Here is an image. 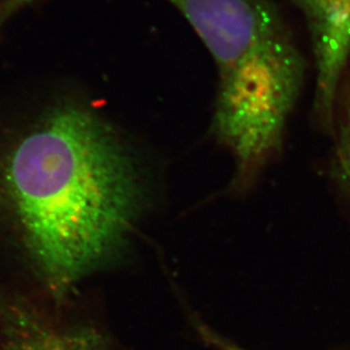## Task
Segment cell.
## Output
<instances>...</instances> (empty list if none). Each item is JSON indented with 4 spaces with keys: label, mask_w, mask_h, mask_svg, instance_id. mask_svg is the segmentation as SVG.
<instances>
[{
    "label": "cell",
    "mask_w": 350,
    "mask_h": 350,
    "mask_svg": "<svg viewBox=\"0 0 350 350\" xmlns=\"http://www.w3.org/2000/svg\"><path fill=\"white\" fill-rule=\"evenodd\" d=\"M152 198L142 162L103 117L49 107L0 139L7 284L65 317L88 281L134 253Z\"/></svg>",
    "instance_id": "6da1fadb"
},
{
    "label": "cell",
    "mask_w": 350,
    "mask_h": 350,
    "mask_svg": "<svg viewBox=\"0 0 350 350\" xmlns=\"http://www.w3.org/2000/svg\"><path fill=\"white\" fill-rule=\"evenodd\" d=\"M218 68L212 132L232 153V189L252 184L280 150L305 64L272 0H167Z\"/></svg>",
    "instance_id": "7a4b0ae2"
},
{
    "label": "cell",
    "mask_w": 350,
    "mask_h": 350,
    "mask_svg": "<svg viewBox=\"0 0 350 350\" xmlns=\"http://www.w3.org/2000/svg\"><path fill=\"white\" fill-rule=\"evenodd\" d=\"M110 348V338L96 325L57 317L0 279V350Z\"/></svg>",
    "instance_id": "3957f363"
},
{
    "label": "cell",
    "mask_w": 350,
    "mask_h": 350,
    "mask_svg": "<svg viewBox=\"0 0 350 350\" xmlns=\"http://www.w3.org/2000/svg\"><path fill=\"white\" fill-rule=\"evenodd\" d=\"M308 21L317 64L315 110L332 126L339 85L350 57V0H295Z\"/></svg>",
    "instance_id": "277c9868"
},
{
    "label": "cell",
    "mask_w": 350,
    "mask_h": 350,
    "mask_svg": "<svg viewBox=\"0 0 350 350\" xmlns=\"http://www.w3.org/2000/svg\"><path fill=\"white\" fill-rule=\"evenodd\" d=\"M336 172L350 194V94L341 109L336 146Z\"/></svg>",
    "instance_id": "5b68a950"
},
{
    "label": "cell",
    "mask_w": 350,
    "mask_h": 350,
    "mask_svg": "<svg viewBox=\"0 0 350 350\" xmlns=\"http://www.w3.org/2000/svg\"><path fill=\"white\" fill-rule=\"evenodd\" d=\"M189 319H191L193 329L200 339L212 349L250 350L247 348L241 347V345L236 344L232 339L224 337L221 334H219L218 331L212 329L208 324L205 323L204 321H202L198 315L189 314Z\"/></svg>",
    "instance_id": "8992f818"
},
{
    "label": "cell",
    "mask_w": 350,
    "mask_h": 350,
    "mask_svg": "<svg viewBox=\"0 0 350 350\" xmlns=\"http://www.w3.org/2000/svg\"><path fill=\"white\" fill-rule=\"evenodd\" d=\"M31 0H1L0 1V27H3L5 21L15 13L20 7L30 3Z\"/></svg>",
    "instance_id": "52a82bcc"
}]
</instances>
